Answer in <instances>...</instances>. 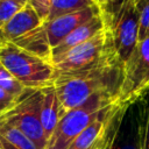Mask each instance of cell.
Segmentation results:
<instances>
[{"label": "cell", "mask_w": 149, "mask_h": 149, "mask_svg": "<svg viewBox=\"0 0 149 149\" xmlns=\"http://www.w3.org/2000/svg\"><path fill=\"white\" fill-rule=\"evenodd\" d=\"M108 31L114 55L123 66L139 43V20L134 0L126 5L122 14Z\"/></svg>", "instance_id": "ba28073f"}, {"label": "cell", "mask_w": 149, "mask_h": 149, "mask_svg": "<svg viewBox=\"0 0 149 149\" xmlns=\"http://www.w3.org/2000/svg\"><path fill=\"white\" fill-rule=\"evenodd\" d=\"M109 47V31L105 27L90 40L51 61L57 72H71L97 63Z\"/></svg>", "instance_id": "52a82bcc"}, {"label": "cell", "mask_w": 149, "mask_h": 149, "mask_svg": "<svg viewBox=\"0 0 149 149\" xmlns=\"http://www.w3.org/2000/svg\"><path fill=\"white\" fill-rule=\"evenodd\" d=\"M12 1H15V2H17V3L22 5V6H24V5H27V3L29 2L28 0H12Z\"/></svg>", "instance_id": "cb8c5ba5"}, {"label": "cell", "mask_w": 149, "mask_h": 149, "mask_svg": "<svg viewBox=\"0 0 149 149\" xmlns=\"http://www.w3.org/2000/svg\"><path fill=\"white\" fill-rule=\"evenodd\" d=\"M41 90H29L21 95L19 101L6 113L3 120L15 125L37 147L45 149L47 136L41 122Z\"/></svg>", "instance_id": "8992f818"}, {"label": "cell", "mask_w": 149, "mask_h": 149, "mask_svg": "<svg viewBox=\"0 0 149 149\" xmlns=\"http://www.w3.org/2000/svg\"><path fill=\"white\" fill-rule=\"evenodd\" d=\"M21 98V97H20ZM19 97H15L10 93H8L7 91H5L3 88L0 87V104L1 105H9V106H14L19 99Z\"/></svg>", "instance_id": "7402d4cb"}, {"label": "cell", "mask_w": 149, "mask_h": 149, "mask_svg": "<svg viewBox=\"0 0 149 149\" xmlns=\"http://www.w3.org/2000/svg\"><path fill=\"white\" fill-rule=\"evenodd\" d=\"M143 125V149H149V92L146 93L140 100L136 101Z\"/></svg>", "instance_id": "d6986e66"}, {"label": "cell", "mask_w": 149, "mask_h": 149, "mask_svg": "<svg viewBox=\"0 0 149 149\" xmlns=\"http://www.w3.org/2000/svg\"><path fill=\"white\" fill-rule=\"evenodd\" d=\"M104 28H105V23H104V20L101 17V13H100V14L95 15L94 17H92L91 20H88L85 23L77 27L66 37H64L63 41L51 50L50 62L54 58L62 56L63 54L68 52L72 48L79 45L80 43L90 40L91 37H93L97 33H99Z\"/></svg>", "instance_id": "8fae6325"}, {"label": "cell", "mask_w": 149, "mask_h": 149, "mask_svg": "<svg viewBox=\"0 0 149 149\" xmlns=\"http://www.w3.org/2000/svg\"><path fill=\"white\" fill-rule=\"evenodd\" d=\"M143 143L142 118L135 102L126 111L113 149H143Z\"/></svg>", "instance_id": "9c48e42d"}, {"label": "cell", "mask_w": 149, "mask_h": 149, "mask_svg": "<svg viewBox=\"0 0 149 149\" xmlns=\"http://www.w3.org/2000/svg\"><path fill=\"white\" fill-rule=\"evenodd\" d=\"M41 122L44 129L47 140L55 132L59 120L63 116L61 102L54 85L47 86L41 90V108H40Z\"/></svg>", "instance_id": "7c38bea8"}, {"label": "cell", "mask_w": 149, "mask_h": 149, "mask_svg": "<svg viewBox=\"0 0 149 149\" xmlns=\"http://www.w3.org/2000/svg\"><path fill=\"white\" fill-rule=\"evenodd\" d=\"M29 3L35 8V10L38 13V15L42 17L43 21H47L50 12V5L51 0H28Z\"/></svg>", "instance_id": "44dd1931"}, {"label": "cell", "mask_w": 149, "mask_h": 149, "mask_svg": "<svg viewBox=\"0 0 149 149\" xmlns=\"http://www.w3.org/2000/svg\"><path fill=\"white\" fill-rule=\"evenodd\" d=\"M91 6H97L93 0H51L50 12L47 20H52L57 16L77 12Z\"/></svg>", "instance_id": "5bb4252c"}, {"label": "cell", "mask_w": 149, "mask_h": 149, "mask_svg": "<svg viewBox=\"0 0 149 149\" xmlns=\"http://www.w3.org/2000/svg\"><path fill=\"white\" fill-rule=\"evenodd\" d=\"M26 6V5H24ZM23 6L12 0H0V29L22 8Z\"/></svg>", "instance_id": "ffe728a7"}, {"label": "cell", "mask_w": 149, "mask_h": 149, "mask_svg": "<svg viewBox=\"0 0 149 149\" xmlns=\"http://www.w3.org/2000/svg\"><path fill=\"white\" fill-rule=\"evenodd\" d=\"M0 149H37L36 144L15 125L0 120Z\"/></svg>", "instance_id": "4fadbf2b"}, {"label": "cell", "mask_w": 149, "mask_h": 149, "mask_svg": "<svg viewBox=\"0 0 149 149\" xmlns=\"http://www.w3.org/2000/svg\"><path fill=\"white\" fill-rule=\"evenodd\" d=\"M118 102L113 94H95L83 105L69 111L59 120L55 132L49 137L45 149H69L77 136L99 115V113L112 104Z\"/></svg>", "instance_id": "277c9868"}, {"label": "cell", "mask_w": 149, "mask_h": 149, "mask_svg": "<svg viewBox=\"0 0 149 149\" xmlns=\"http://www.w3.org/2000/svg\"><path fill=\"white\" fill-rule=\"evenodd\" d=\"M98 14H100V8L98 6H91L57 16L52 20H47L38 28L19 38L14 44L50 62L51 50L72 30Z\"/></svg>", "instance_id": "7a4b0ae2"}, {"label": "cell", "mask_w": 149, "mask_h": 149, "mask_svg": "<svg viewBox=\"0 0 149 149\" xmlns=\"http://www.w3.org/2000/svg\"><path fill=\"white\" fill-rule=\"evenodd\" d=\"M123 77V66L118 62L111 45L94 64L71 72H57L54 80L63 115L83 105L95 94L119 97Z\"/></svg>", "instance_id": "6da1fadb"}, {"label": "cell", "mask_w": 149, "mask_h": 149, "mask_svg": "<svg viewBox=\"0 0 149 149\" xmlns=\"http://www.w3.org/2000/svg\"><path fill=\"white\" fill-rule=\"evenodd\" d=\"M0 63L29 90H42L52 85L57 74L49 61L14 43L0 44Z\"/></svg>", "instance_id": "3957f363"}, {"label": "cell", "mask_w": 149, "mask_h": 149, "mask_svg": "<svg viewBox=\"0 0 149 149\" xmlns=\"http://www.w3.org/2000/svg\"><path fill=\"white\" fill-rule=\"evenodd\" d=\"M130 0H106L105 5L100 8L101 17L104 20L105 27L109 29L122 14L126 5Z\"/></svg>", "instance_id": "9a60e30c"}, {"label": "cell", "mask_w": 149, "mask_h": 149, "mask_svg": "<svg viewBox=\"0 0 149 149\" xmlns=\"http://www.w3.org/2000/svg\"><path fill=\"white\" fill-rule=\"evenodd\" d=\"M139 20V41L149 37V0H134Z\"/></svg>", "instance_id": "ac0fdd59"}, {"label": "cell", "mask_w": 149, "mask_h": 149, "mask_svg": "<svg viewBox=\"0 0 149 149\" xmlns=\"http://www.w3.org/2000/svg\"><path fill=\"white\" fill-rule=\"evenodd\" d=\"M149 92V37L139 41L123 65L118 102L130 106Z\"/></svg>", "instance_id": "5b68a950"}, {"label": "cell", "mask_w": 149, "mask_h": 149, "mask_svg": "<svg viewBox=\"0 0 149 149\" xmlns=\"http://www.w3.org/2000/svg\"><path fill=\"white\" fill-rule=\"evenodd\" d=\"M43 22L35 8L28 2L0 29V44L16 42L22 36L38 28Z\"/></svg>", "instance_id": "30bf717a"}, {"label": "cell", "mask_w": 149, "mask_h": 149, "mask_svg": "<svg viewBox=\"0 0 149 149\" xmlns=\"http://www.w3.org/2000/svg\"><path fill=\"white\" fill-rule=\"evenodd\" d=\"M127 108H125V109L121 111V113L115 119V121L112 123V126L109 127V129L107 130V133L101 139H99L97 142H94L87 149H113L114 143H115V140H116V136H118V132H119L120 125L122 122V119H123V116L126 114Z\"/></svg>", "instance_id": "2e32d148"}, {"label": "cell", "mask_w": 149, "mask_h": 149, "mask_svg": "<svg viewBox=\"0 0 149 149\" xmlns=\"http://www.w3.org/2000/svg\"><path fill=\"white\" fill-rule=\"evenodd\" d=\"M0 87L19 98L27 90L1 63H0Z\"/></svg>", "instance_id": "e0dca14e"}, {"label": "cell", "mask_w": 149, "mask_h": 149, "mask_svg": "<svg viewBox=\"0 0 149 149\" xmlns=\"http://www.w3.org/2000/svg\"><path fill=\"white\" fill-rule=\"evenodd\" d=\"M93 2L99 7V8H101L104 5H105V2H106V0H93Z\"/></svg>", "instance_id": "603a6c76"}]
</instances>
